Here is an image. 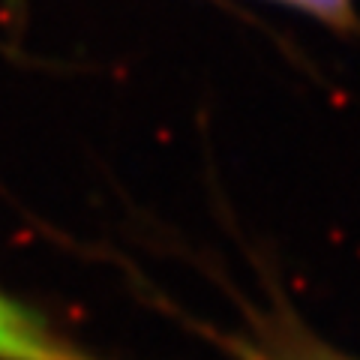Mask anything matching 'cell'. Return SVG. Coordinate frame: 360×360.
<instances>
[{
    "instance_id": "1",
    "label": "cell",
    "mask_w": 360,
    "mask_h": 360,
    "mask_svg": "<svg viewBox=\"0 0 360 360\" xmlns=\"http://www.w3.org/2000/svg\"><path fill=\"white\" fill-rule=\"evenodd\" d=\"M0 360H90L0 295Z\"/></svg>"
},
{
    "instance_id": "2",
    "label": "cell",
    "mask_w": 360,
    "mask_h": 360,
    "mask_svg": "<svg viewBox=\"0 0 360 360\" xmlns=\"http://www.w3.org/2000/svg\"><path fill=\"white\" fill-rule=\"evenodd\" d=\"M276 4H285V6H295L300 13H309L315 18H324V21H352L354 18V6L357 0H276Z\"/></svg>"
}]
</instances>
